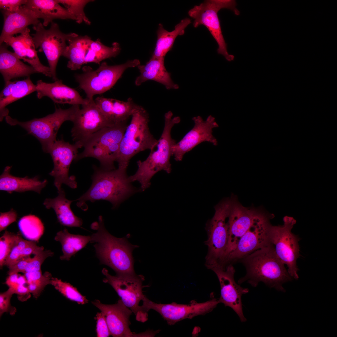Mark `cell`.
Here are the masks:
<instances>
[{
	"instance_id": "cell-13",
	"label": "cell",
	"mask_w": 337,
	"mask_h": 337,
	"mask_svg": "<svg viewBox=\"0 0 337 337\" xmlns=\"http://www.w3.org/2000/svg\"><path fill=\"white\" fill-rule=\"evenodd\" d=\"M271 218L260 210L250 227L240 239L234 250L219 265L225 267L232 264L253 252L271 244Z\"/></svg>"
},
{
	"instance_id": "cell-27",
	"label": "cell",
	"mask_w": 337,
	"mask_h": 337,
	"mask_svg": "<svg viewBox=\"0 0 337 337\" xmlns=\"http://www.w3.org/2000/svg\"><path fill=\"white\" fill-rule=\"evenodd\" d=\"M140 73L135 81L136 86L148 80H153L164 85L166 89H177L178 85L174 83L170 73L166 69L164 65V58H151L145 65L137 66Z\"/></svg>"
},
{
	"instance_id": "cell-45",
	"label": "cell",
	"mask_w": 337,
	"mask_h": 337,
	"mask_svg": "<svg viewBox=\"0 0 337 337\" xmlns=\"http://www.w3.org/2000/svg\"><path fill=\"white\" fill-rule=\"evenodd\" d=\"M27 0H0V8L2 10L14 12L26 4Z\"/></svg>"
},
{
	"instance_id": "cell-20",
	"label": "cell",
	"mask_w": 337,
	"mask_h": 337,
	"mask_svg": "<svg viewBox=\"0 0 337 337\" xmlns=\"http://www.w3.org/2000/svg\"><path fill=\"white\" fill-rule=\"evenodd\" d=\"M92 303L105 315L110 335L113 337H153L154 335V331L140 333L131 332L129 328V319L133 312L121 299L112 305L102 304L97 300Z\"/></svg>"
},
{
	"instance_id": "cell-11",
	"label": "cell",
	"mask_w": 337,
	"mask_h": 337,
	"mask_svg": "<svg viewBox=\"0 0 337 337\" xmlns=\"http://www.w3.org/2000/svg\"><path fill=\"white\" fill-rule=\"evenodd\" d=\"M105 276L103 281L110 285L120 297L123 303L135 315L138 321L144 322L148 319V313L142 305H139L141 301L147 297L143 293V285L144 276L136 274L113 276L105 268L102 271Z\"/></svg>"
},
{
	"instance_id": "cell-44",
	"label": "cell",
	"mask_w": 337,
	"mask_h": 337,
	"mask_svg": "<svg viewBox=\"0 0 337 337\" xmlns=\"http://www.w3.org/2000/svg\"><path fill=\"white\" fill-rule=\"evenodd\" d=\"M17 214L15 210L12 208L7 212H0V231L5 230L11 223L16 222Z\"/></svg>"
},
{
	"instance_id": "cell-42",
	"label": "cell",
	"mask_w": 337,
	"mask_h": 337,
	"mask_svg": "<svg viewBox=\"0 0 337 337\" xmlns=\"http://www.w3.org/2000/svg\"><path fill=\"white\" fill-rule=\"evenodd\" d=\"M14 292L12 289L9 288L6 291L0 294V316L5 312L11 315H14L17 311L16 308L12 306L10 300Z\"/></svg>"
},
{
	"instance_id": "cell-2",
	"label": "cell",
	"mask_w": 337,
	"mask_h": 337,
	"mask_svg": "<svg viewBox=\"0 0 337 337\" xmlns=\"http://www.w3.org/2000/svg\"><path fill=\"white\" fill-rule=\"evenodd\" d=\"M91 227L96 232L90 236V242L95 243L96 255L100 263L110 267L117 275L136 274L132 252L138 246L130 244L127 237L118 238L110 234L105 227L101 216Z\"/></svg>"
},
{
	"instance_id": "cell-15",
	"label": "cell",
	"mask_w": 337,
	"mask_h": 337,
	"mask_svg": "<svg viewBox=\"0 0 337 337\" xmlns=\"http://www.w3.org/2000/svg\"><path fill=\"white\" fill-rule=\"evenodd\" d=\"M82 147L80 144H71L61 139L56 140L47 149L46 152L50 154L54 164L49 174L54 177V185L58 191L62 189L63 184L73 189L77 187L76 177L69 176V172L71 164L78 154V149Z\"/></svg>"
},
{
	"instance_id": "cell-36",
	"label": "cell",
	"mask_w": 337,
	"mask_h": 337,
	"mask_svg": "<svg viewBox=\"0 0 337 337\" xmlns=\"http://www.w3.org/2000/svg\"><path fill=\"white\" fill-rule=\"evenodd\" d=\"M18 226L22 234L30 241L38 242L44 232L43 223L35 215L30 214L23 217L19 221Z\"/></svg>"
},
{
	"instance_id": "cell-16",
	"label": "cell",
	"mask_w": 337,
	"mask_h": 337,
	"mask_svg": "<svg viewBox=\"0 0 337 337\" xmlns=\"http://www.w3.org/2000/svg\"><path fill=\"white\" fill-rule=\"evenodd\" d=\"M219 303L218 299L212 298L206 302L198 303L193 301L188 304H183L173 302L163 304L154 302L147 297L143 301L142 305L147 312L151 309L159 313L169 325L185 319H192L200 315L208 313Z\"/></svg>"
},
{
	"instance_id": "cell-24",
	"label": "cell",
	"mask_w": 337,
	"mask_h": 337,
	"mask_svg": "<svg viewBox=\"0 0 337 337\" xmlns=\"http://www.w3.org/2000/svg\"><path fill=\"white\" fill-rule=\"evenodd\" d=\"M2 12L4 22L0 36V45L7 38L21 34L29 25L34 26L40 22L35 12L25 5L14 12L3 10Z\"/></svg>"
},
{
	"instance_id": "cell-21",
	"label": "cell",
	"mask_w": 337,
	"mask_h": 337,
	"mask_svg": "<svg viewBox=\"0 0 337 337\" xmlns=\"http://www.w3.org/2000/svg\"><path fill=\"white\" fill-rule=\"evenodd\" d=\"M260 209L243 207L235 198L232 201L229 217V235L225 252L220 264L231 252L242 236L248 230Z\"/></svg>"
},
{
	"instance_id": "cell-46",
	"label": "cell",
	"mask_w": 337,
	"mask_h": 337,
	"mask_svg": "<svg viewBox=\"0 0 337 337\" xmlns=\"http://www.w3.org/2000/svg\"><path fill=\"white\" fill-rule=\"evenodd\" d=\"M32 257L30 256L22 258L15 263L8 267L7 273L8 275L19 272L25 273L28 264L31 261Z\"/></svg>"
},
{
	"instance_id": "cell-10",
	"label": "cell",
	"mask_w": 337,
	"mask_h": 337,
	"mask_svg": "<svg viewBox=\"0 0 337 337\" xmlns=\"http://www.w3.org/2000/svg\"><path fill=\"white\" fill-rule=\"evenodd\" d=\"M232 201V197L216 205L213 217L206 224L208 238L205 244L208 247V252L205 265L218 263L225 252L229 238V217Z\"/></svg>"
},
{
	"instance_id": "cell-33",
	"label": "cell",
	"mask_w": 337,
	"mask_h": 337,
	"mask_svg": "<svg viewBox=\"0 0 337 337\" xmlns=\"http://www.w3.org/2000/svg\"><path fill=\"white\" fill-rule=\"evenodd\" d=\"M191 23L190 18H185L177 24L174 29L171 32L165 30L163 25L159 23L157 32L155 47L151 58H164L167 53L172 48L176 37L184 33L185 29Z\"/></svg>"
},
{
	"instance_id": "cell-49",
	"label": "cell",
	"mask_w": 337,
	"mask_h": 337,
	"mask_svg": "<svg viewBox=\"0 0 337 337\" xmlns=\"http://www.w3.org/2000/svg\"><path fill=\"white\" fill-rule=\"evenodd\" d=\"M19 276L18 273H15L9 275L7 278L5 284L9 288H13L18 283V278Z\"/></svg>"
},
{
	"instance_id": "cell-1",
	"label": "cell",
	"mask_w": 337,
	"mask_h": 337,
	"mask_svg": "<svg viewBox=\"0 0 337 337\" xmlns=\"http://www.w3.org/2000/svg\"><path fill=\"white\" fill-rule=\"evenodd\" d=\"M239 261L246 270L245 276L238 280L239 284L247 281L255 287L259 282H263L270 287L284 292L282 284L292 280L271 243L253 252Z\"/></svg>"
},
{
	"instance_id": "cell-34",
	"label": "cell",
	"mask_w": 337,
	"mask_h": 337,
	"mask_svg": "<svg viewBox=\"0 0 337 337\" xmlns=\"http://www.w3.org/2000/svg\"><path fill=\"white\" fill-rule=\"evenodd\" d=\"M91 239V236L74 234L70 233L66 228L58 232L54 237L61 244L63 255L61 260H70L72 256L84 248Z\"/></svg>"
},
{
	"instance_id": "cell-4",
	"label": "cell",
	"mask_w": 337,
	"mask_h": 337,
	"mask_svg": "<svg viewBox=\"0 0 337 337\" xmlns=\"http://www.w3.org/2000/svg\"><path fill=\"white\" fill-rule=\"evenodd\" d=\"M172 112L169 111L164 115L165 123L164 129L155 145L151 150L147 158L144 161L137 162L138 168L135 173L129 177L131 182L137 181L140 184L139 190L144 191L150 185L151 178L156 173L164 170L169 173L171 171L170 158L173 145L176 142L171 136L172 127L179 123V116L173 117Z\"/></svg>"
},
{
	"instance_id": "cell-31",
	"label": "cell",
	"mask_w": 337,
	"mask_h": 337,
	"mask_svg": "<svg viewBox=\"0 0 337 337\" xmlns=\"http://www.w3.org/2000/svg\"><path fill=\"white\" fill-rule=\"evenodd\" d=\"M58 193L56 197L45 199L43 204L46 208L54 209L57 220L61 225L70 227H81L83 223L82 220L75 215L70 207L74 200H70L66 198L62 188L58 191Z\"/></svg>"
},
{
	"instance_id": "cell-39",
	"label": "cell",
	"mask_w": 337,
	"mask_h": 337,
	"mask_svg": "<svg viewBox=\"0 0 337 337\" xmlns=\"http://www.w3.org/2000/svg\"><path fill=\"white\" fill-rule=\"evenodd\" d=\"M17 233L5 231L0 238V267L4 266L7 256L17 243Z\"/></svg>"
},
{
	"instance_id": "cell-35",
	"label": "cell",
	"mask_w": 337,
	"mask_h": 337,
	"mask_svg": "<svg viewBox=\"0 0 337 337\" xmlns=\"http://www.w3.org/2000/svg\"><path fill=\"white\" fill-rule=\"evenodd\" d=\"M120 50V44L117 42H113L109 47L103 44L99 39L92 40L85 57V64L93 62L99 64L104 60L116 56Z\"/></svg>"
},
{
	"instance_id": "cell-7",
	"label": "cell",
	"mask_w": 337,
	"mask_h": 337,
	"mask_svg": "<svg viewBox=\"0 0 337 337\" xmlns=\"http://www.w3.org/2000/svg\"><path fill=\"white\" fill-rule=\"evenodd\" d=\"M237 5L236 1L233 0H206L199 5L194 6L188 12L189 16L194 20V27L203 25L207 28L218 44V53L223 55L229 61H233L234 56L228 52L218 13L221 9L226 8L238 15L240 12L236 7Z\"/></svg>"
},
{
	"instance_id": "cell-9",
	"label": "cell",
	"mask_w": 337,
	"mask_h": 337,
	"mask_svg": "<svg viewBox=\"0 0 337 337\" xmlns=\"http://www.w3.org/2000/svg\"><path fill=\"white\" fill-rule=\"evenodd\" d=\"M139 65L140 61L137 59L113 66L103 62L95 70L90 66L84 67L83 73L75 76L79 87L85 93L86 98L90 100L93 99L94 95L102 94L111 88L126 69Z\"/></svg>"
},
{
	"instance_id": "cell-6",
	"label": "cell",
	"mask_w": 337,
	"mask_h": 337,
	"mask_svg": "<svg viewBox=\"0 0 337 337\" xmlns=\"http://www.w3.org/2000/svg\"><path fill=\"white\" fill-rule=\"evenodd\" d=\"M126 122L105 128L91 135L83 143L84 149L78 154L75 161L92 157L99 161L102 169H115L114 163L128 125Z\"/></svg>"
},
{
	"instance_id": "cell-26",
	"label": "cell",
	"mask_w": 337,
	"mask_h": 337,
	"mask_svg": "<svg viewBox=\"0 0 337 337\" xmlns=\"http://www.w3.org/2000/svg\"><path fill=\"white\" fill-rule=\"evenodd\" d=\"M7 46L3 43L0 46V72L4 82L23 77H29L38 73L32 66L22 61L14 53L7 49Z\"/></svg>"
},
{
	"instance_id": "cell-38",
	"label": "cell",
	"mask_w": 337,
	"mask_h": 337,
	"mask_svg": "<svg viewBox=\"0 0 337 337\" xmlns=\"http://www.w3.org/2000/svg\"><path fill=\"white\" fill-rule=\"evenodd\" d=\"M59 3L63 5L70 13L74 17L76 22L80 24L82 22L90 25L91 22L84 11V8L88 3L93 2L91 0H56Z\"/></svg>"
},
{
	"instance_id": "cell-25",
	"label": "cell",
	"mask_w": 337,
	"mask_h": 337,
	"mask_svg": "<svg viewBox=\"0 0 337 337\" xmlns=\"http://www.w3.org/2000/svg\"><path fill=\"white\" fill-rule=\"evenodd\" d=\"M95 101L105 117L112 125L127 122L138 105L131 98L124 101L98 97Z\"/></svg>"
},
{
	"instance_id": "cell-8",
	"label": "cell",
	"mask_w": 337,
	"mask_h": 337,
	"mask_svg": "<svg viewBox=\"0 0 337 337\" xmlns=\"http://www.w3.org/2000/svg\"><path fill=\"white\" fill-rule=\"evenodd\" d=\"M80 109L79 105H72L66 109L56 108L54 113L40 118L21 122L9 115L5 118L7 123L12 125H19L28 134L35 137L40 142L46 152L47 149L56 139L57 132L62 124L66 121L73 122Z\"/></svg>"
},
{
	"instance_id": "cell-29",
	"label": "cell",
	"mask_w": 337,
	"mask_h": 337,
	"mask_svg": "<svg viewBox=\"0 0 337 337\" xmlns=\"http://www.w3.org/2000/svg\"><path fill=\"white\" fill-rule=\"evenodd\" d=\"M11 168L10 166L6 167L0 176V190L6 191L9 193L28 191L40 193L47 183L46 179L41 181L37 176L29 178L27 176L19 177L13 176L10 173Z\"/></svg>"
},
{
	"instance_id": "cell-32",
	"label": "cell",
	"mask_w": 337,
	"mask_h": 337,
	"mask_svg": "<svg viewBox=\"0 0 337 337\" xmlns=\"http://www.w3.org/2000/svg\"><path fill=\"white\" fill-rule=\"evenodd\" d=\"M92 41L87 35L80 36L76 33L68 39V44L62 55L69 60L68 68L76 70L80 69L85 64V57Z\"/></svg>"
},
{
	"instance_id": "cell-43",
	"label": "cell",
	"mask_w": 337,
	"mask_h": 337,
	"mask_svg": "<svg viewBox=\"0 0 337 337\" xmlns=\"http://www.w3.org/2000/svg\"><path fill=\"white\" fill-rule=\"evenodd\" d=\"M95 319L96 320V332L98 337H108L110 335L105 316L102 312L97 313Z\"/></svg>"
},
{
	"instance_id": "cell-37",
	"label": "cell",
	"mask_w": 337,
	"mask_h": 337,
	"mask_svg": "<svg viewBox=\"0 0 337 337\" xmlns=\"http://www.w3.org/2000/svg\"><path fill=\"white\" fill-rule=\"evenodd\" d=\"M50 284L64 296L79 304L84 305L88 302L85 296H83L69 283L64 282L57 278L52 277Z\"/></svg>"
},
{
	"instance_id": "cell-18",
	"label": "cell",
	"mask_w": 337,
	"mask_h": 337,
	"mask_svg": "<svg viewBox=\"0 0 337 337\" xmlns=\"http://www.w3.org/2000/svg\"><path fill=\"white\" fill-rule=\"evenodd\" d=\"M88 100L87 102L82 105V108L77 112L71 130L73 140L82 146L83 143L93 134L105 128L114 125L107 120L93 99Z\"/></svg>"
},
{
	"instance_id": "cell-19",
	"label": "cell",
	"mask_w": 337,
	"mask_h": 337,
	"mask_svg": "<svg viewBox=\"0 0 337 337\" xmlns=\"http://www.w3.org/2000/svg\"><path fill=\"white\" fill-rule=\"evenodd\" d=\"M192 120L194 123L193 127L172 147V156L177 161L182 160L184 154L202 142L217 144V139L212 134L213 129L218 127L215 118L209 115L204 120L201 116H198Z\"/></svg>"
},
{
	"instance_id": "cell-22",
	"label": "cell",
	"mask_w": 337,
	"mask_h": 337,
	"mask_svg": "<svg viewBox=\"0 0 337 337\" xmlns=\"http://www.w3.org/2000/svg\"><path fill=\"white\" fill-rule=\"evenodd\" d=\"M30 31L28 27L19 35L7 38L4 43L11 46L14 52L20 59L28 63L38 73L51 77L49 67L43 65L40 61L32 37L30 35Z\"/></svg>"
},
{
	"instance_id": "cell-3",
	"label": "cell",
	"mask_w": 337,
	"mask_h": 337,
	"mask_svg": "<svg viewBox=\"0 0 337 337\" xmlns=\"http://www.w3.org/2000/svg\"><path fill=\"white\" fill-rule=\"evenodd\" d=\"M92 183L89 189L77 199V205L84 210L86 201L105 200L115 208L137 190L131 184L126 169L105 170L94 167Z\"/></svg>"
},
{
	"instance_id": "cell-23",
	"label": "cell",
	"mask_w": 337,
	"mask_h": 337,
	"mask_svg": "<svg viewBox=\"0 0 337 337\" xmlns=\"http://www.w3.org/2000/svg\"><path fill=\"white\" fill-rule=\"evenodd\" d=\"M37 97L40 99L45 96L50 98L54 102L72 105H83L88 100L84 99L75 89L62 83L58 79L52 83H48L42 80L37 81L36 84Z\"/></svg>"
},
{
	"instance_id": "cell-28",
	"label": "cell",
	"mask_w": 337,
	"mask_h": 337,
	"mask_svg": "<svg viewBox=\"0 0 337 337\" xmlns=\"http://www.w3.org/2000/svg\"><path fill=\"white\" fill-rule=\"evenodd\" d=\"M37 91L30 77L22 80L9 81L5 83L0 94V120L8 115V105Z\"/></svg>"
},
{
	"instance_id": "cell-47",
	"label": "cell",
	"mask_w": 337,
	"mask_h": 337,
	"mask_svg": "<svg viewBox=\"0 0 337 337\" xmlns=\"http://www.w3.org/2000/svg\"><path fill=\"white\" fill-rule=\"evenodd\" d=\"M22 248L17 243L7 257L4 263V266L8 267L15 263L20 259Z\"/></svg>"
},
{
	"instance_id": "cell-40",
	"label": "cell",
	"mask_w": 337,
	"mask_h": 337,
	"mask_svg": "<svg viewBox=\"0 0 337 337\" xmlns=\"http://www.w3.org/2000/svg\"><path fill=\"white\" fill-rule=\"evenodd\" d=\"M44 249L43 248L39 250L34 255L28 264L25 273L41 270V266L45 259L53 256L54 253L50 250Z\"/></svg>"
},
{
	"instance_id": "cell-5",
	"label": "cell",
	"mask_w": 337,
	"mask_h": 337,
	"mask_svg": "<svg viewBox=\"0 0 337 337\" xmlns=\"http://www.w3.org/2000/svg\"><path fill=\"white\" fill-rule=\"evenodd\" d=\"M131 116L130 123L121 141L115 161L119 168L125 169L132 157L141 151L151 150L158 141L150 131L149 114L143 107L138 105Z\"/></svg>"
},
{
	"instance_id": "cell-12",
	"label": "cell",
	"mask_w": 337,
	"mask_h": 337,
	"mask_svg": "<svg viewBox=\"0 0 337 337\" xmlns=\"http://www.w3.org/2000/svg\"><path fill=\"white\" fill-rule=\"evenodd\" d=\"M283 220L282 226H271L270 241L277 256L287 265L290 275L292 278L297 279L299 269L296 261L300 256L299 244L300 239L291 232L296 221L293 217L288 216L284 217Z\"/></svg>"
},
{
	"instance_id": "cell-14",
	"label": "cell",
	"mask_w": 337,
	"mask_h": 337,
	"mask_svg": "<svg viewBox=\"0 0 337 337\" xmlns=\"http://www.w3.org/2000/svg\"><path fill=\"white\" fill-rule=\"evenodd\" d=\"M33 28L35 31L32 37L36 48H38L39 52L44 53L49 65L51 77L56 81L58 80L56 70L58 60L67 45L66 42L75 33H63L57 24L53 21L49 29H46L41 22L33 26Z\"/></svg>"
},
{
	"instance_id": "cell-17",
	"label": "cell",
	"mask_w": 337,
	"mask_h": 337,
	"mask_svg": "<svg viewBox=\"0 0 337 337\" xmlns=\"http://www.w3.org/2000/svg\"><path fill=\"white\" fill-rule=\"evenodd\" d=\"M215 273L219 282L220 296L218 299L219 303L232 308L237 314L242 322L246 319L243 314L242 297L249 292L248 289L244 288L235 281L234 275L235 272L232 264L223 267L217 263L206 266Z\"/></svg>"
},
{
	"instance_id": "cell-30",
	"label": "cell",
	"mask_w": 337,
	"mask_h": 337,
	"mask_svg": "<svg viewBox=\"0 0 337 337\" xmlns=\"http://www.w3.org/2000/svg\"><path fill=\"white\" fill-rule=\"evenodd\" d=\"M26 6L32 11L38 19H42L44 27L55 19L75 20L67 9L62 7L56 0H27Z\"/></svg>"
},
{
	"instance_id": "cell-48",
	"label": "cell",
	"mask_w": 337,
	"mask_h": 337,
	"mask_svg": "<svg viewBox=\"0 0 337 337\" xmlns=\"http://www.w3.org/2000/svg\"><path fill=\"white\" fill-rule=\"evenodd\" d=\"M14 294L18 295V298L21 301L27 300L30 297V293L25 284L19 283L13 288Z\"/></svg>"
},
{
	"instance_id": "cell-41",
	"label": "cell",
	"mask_w": 337,
	"mask_h": 337,
	"mask_svg": "<svg viewBox=\"0 0 337 337\" xmlns=\"http://www.w3.org/2000/svg\"><path fill=\"white\" fill-rule=\"evenodd\" d=\"M52 277L50 273L45 272L41 277L27 284V287L29 291L35 298H37L46 286L50 284Z\"/></svg>"
}]
</instances>
